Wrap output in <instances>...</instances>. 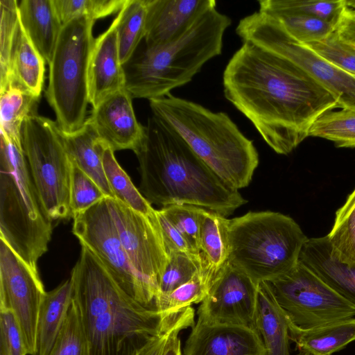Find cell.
Masks as SVG:
<instances>
[{"instance_id": "6da1fadb", "label": "cell", "mask_w": 355, "mask_h": 355, "mask_svg": "<svg viewBox=\"0 0 355 355\" xmlns=\"http://www.w3.org/2000/svg\"><path fill=\"white\" fill-rule=\"evenodd\" d=\"M223 85L227 100L280 155L293 151L320 116L338 107L304 70L250 42H243L229 60Z\"/></svg>"}, {"instance_id": "7a4b0ae2", "label": "cell", "mask_w": 355, "mask_h": 355, "mask_svg": "<svg viewBox=\"0 0 355 355\" xmlns=\"http://www.w3.org/2000/svg\"><path fill=\"white\" fill-rule=\"evenodd\" d=\"M144 126V137L134 152L141 175L139 190L151 205H190L227 217L247 202L165 120L153 114Z\"/></svg>"}, {"instance_id": "3957f363", "label": "cell", "mask_w": 355, "mask_h": 355, "mask_svg": "<svg viewBox=\"0 0 355 355\" xmlns=\"http://www.w3.org/2000/svg\"><path fill=\"white\" fill-rule=\"evenodd\" d=\"M70 279L89 355H135L182 310L171 313L144 307L121 289L84 245Z\"/></svg>"}, {"instance_id": "277c9868", "label": "cell", "mask_w": 355, "mask_h": 355, "mask_svg": "<svg viewBox=\"0 0 355 355\" xmlns=\"http://www.w3.org/2000/svg\"><path fill=\"white\" fill-rule=\"evenodd\" d=\"M153 114L165 120L227 184L248 187L259 165V154L227 113L215 112L171 93L149 100Z\"/></svg>"}, {"instance_id": "5b68a950", "label": "cell", "mask_w": 355, "mask_h": 355, "mask_svg": "<svg viewBox=\"0 0 355 355\" xmlns=\"http://www.w3.org/2000/svg\"><path fill=\"white\" fill-rule=\"evenodd\" d=\"M231 24L216 6L177 41L152 48L140 44L123 65L125 89L132 98L150 100L187 84L207 62L221 54L223 35Z\"/></svg>"}, {"instance_id": "8992f818", "label": "cell", "mask_w": 355, "mask_h": 355, "mask_svg": "<svg viewBox=\"0 0 355 355\" xmlns=\"http://www.w3.org/2000/svg\"><path fill=\"white\" fill-rule=\"evenodd\" d=\"M0 238L33 270L52 234L31 178L21 142L1 135Z\"/></svg>"}, {"instance_id": "52a82bcc", "label": "cell", "mask_w": 355, "mask_h": 355, "mask_svg": "<svg viewBox=\"0 0 355 355\" xmlns=\"http://www.w3.org/2000/svg\"><path fill=\"white\" fill-rule=\"evenodd\" d=\"M227 261L254 282H266L294 268L309 238L290 216L249 211L226 221Z\"/></svg>"}, {"instance_id": "ba28073f", "label": "cell", "mask_w": 355, "mask_h": 355, "mask_svg": "<svg viewBox=\"0 0 355 355\" xmlns=\"http://www.w3.org/2000/svg\"><path fill=\"white\" fill-rule=\"evenodd\" d=\"M95 21L74 19L62 26L49 63V83L45 94L56 123L64 132L80 128L86 121L89 102L88 65L95 39Z\"/></svg>"}, {"instance_id": "9c48e42d", "label": "cell", "mask_w": 355, "mask_h": 355, "mask_svg": "<svg viewBox=\"0 0 355 355\" xmlns=\"http://www.w3.org/2000/svg\"><path fill=\"white\" fill-rule=\"evenodd\" d=\"M21 144L46 216L51 220L71 217V162L57 123L37 112L31 114L22 127Z\"/></svg>"}, {"instance_id": "30bf717a", "label": "cell", "mask_w": 355, "mask_h": 355, "mask_svg": "<svg viewBox=\"0 0 355 355\" xmlns=\"http://www.w3.org/2000/svg\"><path fill=\"white\" fill-rule=\"evenodd\" d=\"M236 33L243 42H250L296 64L329 91L339 107L355 110V76L295 40L277 18L254 12L239 21Z\"/></svg>"}, {"instance_id": "8fae6325", "label": "cell", "mask_w": 355, "mask_h": 355, "mask_svg": "<svg viewBox=\"0 0 355 355\" xmlns=\"http://www.w3.org/2000/svg\"><path fill=\"white\" fill-rule=\"evenodd\" d=\"M266 282L289 320L302 329L355 316V306L300 261Z\"/></svg>"}, {"instance_id": "7c38bea8", "label": "cell", "mask_w": 355, "mask_h": 355, "mask_svg": "<svg viewBox=\"0 0 355 355\" xmlns=\"http://www.w3.org/2000/svg\"><path fill=\"white\" fill-rule=\"evenodd\" d=\"M73 218V234L100 259L121 289L144 307L157 310L155 293L135 272L123 248L107 197Z\"/></svg>"}, {"instance_id": "4fadbf2b", "label": "cell", "mask_w": 355, "mask_h": 355, "mask_svg": "<svg viewBox=\"0 0 355 355\" xmlns=\"http://www.w3.org/2000/svg\"><path fill=\"white\" fill-rule=\"evenodd\" d=\"M107 201L131 266L157 297L168 260L157 215L146 216L117 199L107 197Z\"/></svg>"}, {"instance_id": "5bb4252c", "label": "cell", "mask_w": 355, "mask_h": 355, "mask_svg": "<svg viewBox=\"0 0 355 355\" xmlns=\"http://www.w3.org/2000/svg\"><path fill=\"white\" fill-rule=\"evenodd\" d=\"M45 293L38 271L0 238V310L15 315L29 355L37 354V318Z\"/></svg>"}, {"instance_id": "9a60e30c", "label": "cell", "mask_w": 355, "mask_h": 355, "mask_svg": "<svg viewBox=\"0 0 355 355\" xmlns=\"http://www.w3.org/2000/svg\"><path fill=\"white\" fill-rule=\"evenodd\" d=\"M257 288L258 283L227 261L216 275L206 297L198 307L197 321L208 324L242 325L256 329Z\"/></svg>"}, {"instance_id": "2e32d148", "label": "cell", "mask_w": 355, "mask_h": 355, "mask_svg": "<svg viewBox=\"0 0 355 355\" xmlns=\"http://www.w3.org/2000/svg\"><path fill=\"white\" fill-rule=\"evenodd\" d=\"M144 44L158 47L178 40L208 10L214 0H146Z\"/></svg>"}, {"instance_id": "e0dca14e", "label": "cell", "mask_w": 355, "mask_h": 355, "mask_svg": "<svg viewBox=\"0 0 355 355\" xmlns=\"http://www.w3.org/2000/svg\"><path fill=\"white\" fill-rule=\"evenodd\" d=\"M183 355H267V352L254 329L197 321L185 342Z\"/></svg>"}, {"instance_id": "ac0fdd59", "label": "cell", "mask_w": 355, "mask_h": 355, "mask_svg": "<svg viewBox=\"0 0 355 355\" xmlns=\"http://www.w3.org/2000/svg\"><path fill=\"white\" fill-rule=\"evenodd\" d=\"M132 97L123 88L92 108L89 118L98 136L115 150L135 151L141 144L145 126L137 119Z\"/></svg>"}, {"instance_id": "d6986e66", "label": "cell", "mask_w": 355, "mask_h": 355, "mask_svg": "<svg viewBox=\"0 0 355 355\" xmlns=\"http://www.w3.org/2000/svg\"><path fill=\"white\" fill-rule=\"evenodd\" d=\"M119 15L95 39L88 65V95L92 108L107 97L125 87L118 38Z\"/></svg>"}, {"instance_id": "ffe728a7", "label": "cell", "mask_w": 355, "mask_h": 355, "mask_svg": "<svg viewBox=\"0 0 355 355\" xmlns=\"http://www.w3.org/2000/svg\"><path fill=\"white\" fill-rule=\"evenodd\" d=\"M300 261L355 306V268L333 255L327 236L309 239L301 251Z\"/></svg>"}, {"instance_id": "44dd1931", "label": "cell", "mask_w": 355, "mask_h": 355, "mask_svg": "<svg viewBox=\"0 0 355 355\" xmlns=\"http://www.w3.org/2000/svg\"><path fill=\"white\" fill-rule=\"evenodd\" d=\"M61 134L71 162L95 182L107 197L115 199L103 165L106 143L98 136L90 119H87L75 131L66 132L61 130Z\"/></svg>"}, {"instance_id": "7402d4cb", "label": "cell", "mask_w": 355, "mask_h": 355, "mask_svg": "<svg viewBox=\"0 0 355 355\" xmlns=\"http://www.w3.org/2000/svg\"><path fill=\"white\" fill-rule=\"evenodd\" d=\"M255 328L267 355H291L288 318L266 282L258 284Z\"/></svg>"}, {"instance_id": "603a6c76", "label": "cell", "mask_w": 355, "mask_h": 355, "mask_svg": "<svg viewBox=\"0 0 355 355\" xmlns=\"http://www.w3.org/2000/svg\"><path fill=\"white\" fill-rule=\"evenodd\" d=\"M18 8L24 31L49 64L62 27L53 0H22Z\"/></svg>"}, {"instance_id": "cb8c5ba5", "label": "cell", "mask_w": 355, "mask_h": 355, "mask_svg": "<svg viewBox=\"0 0 355 355\" xmlns=\"http://www.w3.org/2000/svg\"><path fill=\"white\" fill-rule=\"evenodd\" d=\"M289 338L299 352L309 355H332L355 341V318L341 320L302 329L288 319Z\"/></svg>"}, {"instance_id": "d4e9b609", "label": "cell", "mask_w": 355, "mask_h": 355, "mask_svg": "<svg viewBox=\"0 0 355 355\" xmlns=\"http://www.w3.org/2000/svg\"><path fill=\"white\" fill-rule=\"evenodd\" d=\"M73 302L70 279L46 292L40 304L37 324V355H49L64 324Z\"/></svg>"}, {"instance_id": "484cf974", "label": "cell", "mask_w": 355, "mask_h": 355, "mask_svg": "<svg viewBox=\"0 0 355 355\" xmlns=\"http://www.w3.org/2000/svg\"><path fill=\"white\" fill-rule=\"evenodd\" d=\"M45 63L19 20L11 53V85L40 98L44 83Z\"/></svg>"}, {"instance_id": "4316f807", "label": "cell", "mask_w": 355, "mask_h": 355, "mask_svg": "<svg viewBox=\"0 0 355 355\" xmlns=\"http://www.w3.org/2000/svg\"><path fill=\"white\" fill-rule=\"evenodd\" d=\"M39 101L40 98L15 85L0 91V134L21 142L24 121L37 112Z\"/></svg>"}, {"instance_id": "83f0119b", "label": "cell", "mask_w": 355, "mask_h": 355, "mask_svg": "<svg viewBox=\"0 0 355 355\" xmlns=\"http://www.w3.org/2000/svg\"><path fill=\"white\" fill-rule=\"evenodd\" d=\"M259 4V11L269 15H308L328 21L336 28L346 8L345 0H261Z\"/></svg>"}, {"instance_id": "f1b7e54d", "label": "cell", "mask_w": 355, "mask_h": 355, "mask_svg": "<svg viewBox=\"0 0 355 355\" xmlns=\"http://www.w3.org/2000/svg\"><path fill=\"white\" fill-rule=\"evenodd\" d=\"M227 218L204 209L200 228V252L205 264L218 272L227 261Z\"/></svg>"}, {"instance_id": "f546056e", "label": "cell", "mask_w": 355, "mask_h": 355, "mask_svg": "<svg viewBox=\"0 0 355 355\" xmlns=\"http://www.w3.org/2000/svg\"><path fill=\"white\" fill-rule=\"evenodd\" d=\"M114 150L106 144L103 154L104 172L115 199L146 216H155L157 209L143 196L116 161Z\"/></svg>"}, {"instance_id": "4dcf8cb0", "label": "cell", "mask_w": 355, "mask_h": 355, "mask_svg": "<svg viewBox=\"0 0 355 355\" xmlns=\"http://www.w3.org/2000/svg\"><path fill=\"white\" fill-rule=\"evenodd\" d=\"M327 236L333 255L355 268V189L336 211L334 225Z\"/></svg>"}, {"instance_id": "1f68e13d", "label": "cell", "mask_w": 355, "mask_h": 355, "mask_svg": "<svg viewBox=\"0 0 355 355\" xmlns=\"http://www.w3.org/2000/svg\"><path fill=\"white\" fill-rule=\"evenodd\" d=\"M146 0H127L119 12L118 38L121 64L133 55L145 34Z\"/></svg>"}, {"instance_id": "d6a6232c", "label": "cell", "mask_w": 355, "mask_h": 355, "mask_svg": "<svg viewBox=\"0 0 355 355\" xmlns=\"http://www.w3.org/2000/svg\"><path fill=\"white\" fill-rule=\"evenodd\" d=\"M216 274L217 272L204 263L202 270L192 279L157 300V309L173 313L193 304L202 302L206 297Z\"/></svg>"}, {"instance_id": "836d02e7", "label": "cell", "mask_w": 355, "mask_h": 355, "mask_svg": "<svg viewBox=\"0 0 355 355\" xmlns=\"http://www.w3.org/2000/svg\"><path fill=\"white\" fill-rule=\"evenodd\" d=\"M309 137L332 141L338 147H355V110L327 112L313 123Z\"/></svg>"}, {"instance_id": "e575fe53", "label": "cell", "mask_w": 355, "mask_h": 355, "mask_svg": "<svg viewBox=\"0 0 355 355\" xmlns=\"http://www.w3.org/2000/svg\"><path fill=\"white\" fill-rule=\"evenodd\" d=\"M158 286L157 300L187 283L204 266L200 255L186 252H171ZM157 308V307H156Z\"/></svg>"}, {"instance_id": "d590c367", "label": "cell", "mask_w": 355, "mask_h": 355, "mask_svg": "<svg viewBox=\"0 0 355 355\" xmlns=\"http://www.w3.org/2000/svg\"><path fill=\"white\" fill-rule=\"evenodd\" d=\"M18 5L16 0H0V91L11 85V53L19 24Z\"/></svg>"}, {"instance_id": "8d00e7d4", "label": "cell", "mask_w": 355, "mask_h": 355, "mask_svg": "<svg viewBox=\"0 0 355 355\" xmlns=\"http://www.w3.org/2000/svg\"><path fill=\"white\" fill-rule=\"evenodd\" d=\"M127 0H53L61 24L80 17L96 21L118 12Z\"/></svg>"}, {"instance_id": "74e56055", "label": "cell", "mask_w": 355, "mask_h": 355, "mask_svg": "<svg viewBox=\"0 0 355 355\" xmlns=\"http://www.w3.org/2000/svg\"><path fill=\"white\" fill-rule=\"evenodd\" d=\"M49 355H89L79 309L73 301Z\"/></svg>"}, {"instance_id": "f35d334b", "label": "cell", "mask_w": 355, "mask_h": 355, "mask_svg": "<svg viewBox=\"0 0 355 355\" xmlns=\"http://www.w3.org/2000/svg\"><path fill=\"white\" fill-rule=\"evenodd\" d=\"M203 208L190 205H171L160 212L187 241L192 252L200 255V228Z\"/></svg>"}, {"instance_id": "ab89813d", "label": "cell", "mask_w": 355, "mask_h": 355, "mask_svg": "<svg viewBox=\"0 0 355 355\" xmlns=\"http://www.w3.org/2000/svg\"><path fill=\"white\" fill-rule=\"evenodd\" d=\"M272 17L281 22L292 37L302 44L321 41L337 29L328 21L308 15H280Z\"/></svg>"}, {"instance_id": "60d3db41", "label": "cell", "mask_w": 355, "mask_h": 355, "mask_svg": "<svg viewBox=\"0 0 355 355\" xmlns=\"http://www.w3.org/2000/svg\"><path fill=\"white\" fill-rule=\"evenodd\" d=\"M340 69L355 76V46L337 31L325 39L303 44Z\"/></svg>"}, {"instance_id": "b9f144b4", "label": "cell", "mask_w": 355, "mask_h": 355, "mask_svg": "<svg viewBox=\"0 0 355 355\" xmlns=\"http://www.w3.org/2000/svg\"><path fill=\"white\" fill-rule=\"evenodd\" d=\"M106 197L96 183L77 165L71 162L70 181L71 217L87 210Z\"/></svg>"}, {"instance_id": "7bdbcfd3", "label": "cell", "mask_w": 355, "mask_h": 355, "mask_svg": "<svg viewBox=\"0 0 355 355\" xmlns=\"http://www.w3.org/2000/svg\"><path fill=\"white\" fill-rule=\"evenodd\" d=\"M28 354L18 321L10 311L0 310V355Z\"/></svg>"}, {"instance_id": "ee69618b", "label": "cell", "mask_w": 355, "mask_h": 355, "mask_svg": "<svg viewBox=\"0 0 355 355\" xmlns=\"http://www.w3.org/2000/svg\"><path fill=\"white\" fill-rule=\"evenodd\" d=\"M194 314V309L191 306L184 309L170 326L151 339L135 355H162L166 343L174 331L193 327L195 325Z\"/></svg>"}, {"instance_id": "f6af8a7d", "label": "cell", "mask_w": 355, "mask_h": 355, "mask_svg": "<svg viewBox=\"0 0 355 355\" xmlns=\"http://www.w3.org/2000/svg\"><path fill=\"white\" fill-rule=\"evenodd\" d=\"M157 215L161 226L167 254H168L171 252L193 254L184 236L159 209H157Z\"/></svg>"}, {"instance_id": "bcb514c9", "label": "cell", "mask_w": 355, "mask_h": 355, "mask_svg": "<svg viewBox=\"0 0 355 355\" xmlns=\"http://www.w3.org/2000/svg\"><path fill=\"white\" fill-rule=\"evenodd\" d=\"M336 31L344 40L355 46V12L346 6Z\"/></svg>"}, {"instance_id": "7dc6e473", "label": "cell", "mask_w": 355, "mask_h": 355, "mask_svg": "<svg viewBox=\"0 0 355 355\" xmlns=\"http://www.w3.org/2000/svg\"><path fill=\"white\" fill-rule=\"evenodd\" d=\"M181 329L174 331L168 340L162 355H182L181 342L178 337Z\"/></svg>"}, {"instance_id": "c3c4849f", "label": "cell", "mask_w": 355, "mask_h": 355, "mask_svg": "<svg viewBox=\"0 0 355 355\" xmlns=\"http://www.w3.org/2000/svg\"><path fill=\"white\" fill-rule=\"evenodd\" d=\"M346 6L352 10V11L355 12V1H346L345 0Z\"/></svg>"}, {"instance_id": "681fc988", "label": "cell", "mask_w": 355, "mask_h": 355, "mask_svg": "<svg viewBox=\"0 0 355 355\" xmlns=\"http://www.w3.org/2000/svg\"><path fill=\"white\" fill-rule=\"evenodd\" d=\"M297 355H309V354L304 352H299V353Z\"/></svg>"}]
</instances>
